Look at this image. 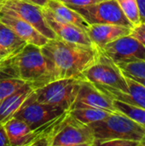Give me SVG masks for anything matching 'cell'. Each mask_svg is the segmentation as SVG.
Listing matches in <instances>:
<instances>
[{
    "mask_svg": "<svg viewBox=\"0 0 145 146\" xmlns=\"http://www.w3.org/2000/svg\"><path fill=\"white\" fill-rule=\"evenodd\" d=\"M53 80L67 78L85 79L84 73L100 55L95 45H86L59 38L49 39L41 47Z\"/></svg>",
    "mask_w": 145,
    "mask_h": 146,
    "instance_id": "6da1fadb",
    "label": "cell"
},
{
    "mask_svg": "<svg viewBox=\"0 0 145 146\" xmlns=\"http://www.w3.org/2000/svg\"><path fill=\"white\" fill-rule=\"evenodd\" d=\"M69 110L38 103L33 92L15 115L33 133L32 146H51L53 138L66 119Z\"/></svg>",
    "mask_w": 145,
    "mask_h": 146,
    "instance_id": "7a4b0ae2",
    "label": "cell"
},
{
    "mask_svg": "<svg viewBox=\"0 0 145 146\" xmlns=\"http://www.w3.org/2000/svg\"><path fill=\"white\" fill-rule=\"evenodd\" d=\"M0 73L21 80L34 89L53 81L41 47L32 44H26L19 53L0 62Z\"/></svg>",
    "mask_w": 145,
    "mask_h": 146,
    "instance_id": "3957f363",
    "label": "cell"
},
{
    "mask_svg": "<svg viewBox=\"0 0 145 146\" xmlns=\"http://www.w3.org/2000/svg\"><path fill=\"white\" fill-rule=\"evenodd\" d=\"M89 126L95 137V145H100L102 142L115 139L137 140L141 145L145 139L144 127L118 111Z\"/></svg>",
    "mask_w": 145,
    "mask_h": 146,
    "instance_id": "277c9868",
    "label": "cell"
},
{
    "mask_svg": "<svg viewBox=\"0 0 145 146\" xmlns=\"http://www.w3.org/2000/svg\"><path fill=\"white\" fill-rule=\"evenodd\" d=\"M83 80L67 78L50 81L44 86L34 90L35 100L38 103L57 106L70 111Z\"/></svg>",
    "mask_w": 145,
    "mask_h": 146,
    "instance_id": "5b68a950",
    "label": "cell"
},
{
    "mask_svg": "<svg viewBox=\"0 0 145 146\" xmlns=\"http://www.w3.org/2000/svg\"><path fill=\"white\" fill-rule=\"evenodd\" d=\"M68 6V5H67ZM77 11L89 24H115L133 27L116 0H103L87 6H68Z\"/></svg>",
    "mask_w": 145,
    "mask_h": 146,
    "instance_id": "8992f818",
    "label": "cell"
},
{
    "mask_svg": "<svg viewBox=\"0 0 145 146\" xmlns=\"http://www.w3.org/2000/svg\"><path fill=\"white\" fill-rule=\"evenodd\" d=\"M84 78L94 85L128 92L126 78L120 67L101 52L97 62L85 71Z\"/></svg>",
    "mask_w": 145,
    "mask_h": 146,
    "instance_id": "52a82bcc",
    "label": "cell"
},
{
    "mask_svg": "<svg viewBox=\"0 0 145 146\" xmlns=\"http://www.w3.org/2000/svg\"><path fill=\"white\" fill-rule=\"evenodd\" d=\"M0 10L12 14L31 24L49 39L57 38L48 25L42 8L26 0H0Z\"/></svg>",
    "mask_w": 145,
    "mask_h": 146,
    "instance_id": "ba28073f",
    "label": "cell"
},
{
    "mask_svg": "<svg viewBox=\"0 0 145 146\" xmlns=\"http://www.w3.org/2000/svg\"><path fill=\"white\" fill-rule=\"evenodd\" d=\"M51 146H95V137L89 125L68 114L53 138Z\"/></svg>",
    "mask_w": 145,
    "mask_h": 146,
    "instance_id": "9c48e42d",
    "label": "cell"
},
{
    "mask_svg": "<svg viewBox=\"0 0 145 146\" xmlns=\"http://www.w3.org/2000/svg\"><path fill=\"white\" fill-rule=\"evenodd\" d=\"M98 50L117 65L145 61V47L130 34L121 37Z\"/></svg>",
    "mask_w": 145,
    "mask_h": 146,
    "instance_id": "30bf717a",
    "label": "cell"
},
{
    "mask_svg": "<svg viewBox=\"0 0 145 146\" xmlns=\"http://www.w3.org/2000/svg\"><path fill=\"white\" fill-rule=\"evenodd\" d=\"M44 16L57 38L86 45H94L87 33L55 15L48 7L42 8Z\"/></svg>",
    "mask_w": 145,
    "mask_h": 146,
    "instance_id": "8fae6325",
    "label": "cell"
},
{
    "mask_svg": "<svg viewBox=\"0 0 145 146\" xmlns=\"http://www.w3.org/2000/svg\"><path fill=\"white\" fill-rule=\"evenodd\" d=\"M81 107H92L105 110L110 112H117L114 106L113 99L108 97L94 84L85 79L81 81L75 102L72 109Z\"/></svg>",
    "mask_w": 145,
    "mask_h": 146,
    "instance_id": "7c38bea8",
    "label": "cell"
},
{
    "mask_svg": "<svg viewBox=\"0 0 145 146\" xmlns=\"http://www.w3.org/2000/svg\"><path fill=\"white\" fill-rule=\"evenodd\" d=\"M0 21L9 27L27 44L42 47L49 40L31 24L12 14L0 10Z\"/></svg>",
    "mask_w": 145,
    "mask_h": 146,
    "instance_id": "4fadbf2b",
    "label": "cell"
},
{
    "mask_svg": "<svg viewBox=\"0 0 145 146\" xmlns=\"http://www.w3.org/2000/svg\"><path fill=\"white\" fill-rule=\"evenodd\" d=\"M122 73L126 78L128 86L127 92H124L109 86H97V85L95 86L101 92H103L104 94H106L108 97H109L112 99L119 100L128 104H132L142 109H145V86L137 82L131 77H129L123 71Z\"/></svg>",
    "mask_w": 145,
    "mask_h": 146,
    "instance_id": "5bb4252c",
    "label": "cell"
},
{
    "mask_svg": "<svg viewBox=\"0 0 145 146\" xmlns=\"http://www.w3.org/2000/svg\"><path fill=\"white\" fill-rule=\"evenodd\" d=\"M132 28L115 24H91L86 33L91 43L98 49L114 40L129 35Z\"/></svg>",
    "mask_w": 145,
    "mask_h": 146,
    "instance_id": "9a60e30c",
    "label": "cell"
},
{
    "mask_svg": "<svg viewBox=\"0 0 145 146\" xmlns=\"http://www.w3.org/2000/svg\"><path fill=\"white\" fill-rule=\"evenodd\" d=\"M34 88L25 84L20 89L5 98L0 102V123L4 124L12 119L23 104L34 92Z\"/></svg>",
    "mask_w": 145,
    "mask_h": 146,
    "instance_id": "2e32d148",
    "label": "cell"
},
{
    "mask_svg": "<svg viewBox=\"0 0 145 146\" xmlns=\"http://www.w3.org/2000/svg\"><path fill=\"white\" fill-rule=\"evenodd\" d=\"M3 126L10 146H32L33 133L24 121L13 117Z\"/></svg>",
    "mask_w": 145,
    "mask_h": 146,
    "instance_id": "e0dca14e",
    "label": "cell"
},
{
    "mask_svg": "<svg viewBox=\"0 0 145 146\" xmlns=\"http://www.w3.org/2000/svg\"><path fill=\"white\" fill-rule=\"evenodd\" d=\"M27 43L0 21V52L4 59L19 53Z\"/></svg>",
    "mask_w": 145,
    "mask_h": 146,
    "instance_id": "ac0fdd59",
    "label": "cell"
},
{
    "mask_svg": "<svg viewBox=\"0 0 145 146\" xmlns=\"http://www.w3.org/2000/svg\"><path fill=\"white\" fill-rule=\"evenodd\" d=\"M47 7L57 16L64 21L75 25L84 31H87L89 24L84 20V18L74 9L67 6L60 0H50Z\"/></svg>",
    "mask_w": 145,
    "mask_h": 146,
    "instance_id": "d6986e66",
    "label": "cell"
},
{
    "mask_svg": "<svg viewBox=\"0 0 145 146\" xmlns=\"http://www.w3.org/2000/svg\"><path fill=\"white\" fill-rule=\"evenodd\" d=\"M111 113L114 112H110L102 109L92 108V107L73 108L69 111V114L73 118L86 125L103 120L106 117H108Z\"/></svg>",
    "mask_w": 145,
    "mask_h": 146,
    "instance_id": "ffe728a7",
    "label": "cell"
},
{
    "mask_svg": "<svg viewBox=\"0 0 145 146\" xmlns=\"http://www.w3.org/2000/svg\"><path fill=\"white\" fill-rule=\"evenodd\" d=\"M113 103L115 110L118 112L128 116L145 128V109L115 99H113Z\"/></svg>",
    "mask_w": 145,
    "mask_h": 146,
    "instance_id": "44dd1931",
    "label": "cell"
},
{
    "mask_svg": "<svg viewBox=\"0 0 145 146\" xmlns=\"http://www.w3.org/2000/svg\"><path fill=\"white\" fill-rule=\"evenodd\" d=\"M24 81L0 73V102L24 86Z\"/></svg>",
    "mask_w": 145,
    "mask_h": 146,
    "instance_id": "7402d4cb",
    "label": "cell"
},
{
    "mask_svg": "<svg viewBox=\"0 0 145 146\" xmlns=\"http://www.w3.org/2000/svg\"><path fill=\"white\" fill-rule=\"evenodd\" d=\"M122 12L133 27L140 23L137 0H116Z\"/></svg>",
    "mask_w": 145,
    "mask_h": 146,
    "instance_id": "603a6c76",
    "label": "cell"
},
{
    "mask_svg": "<svg viewBox=\"0 0 145 146\" xmlns=\"http://www.w3.org/2000/svg\"><path fill=\"white\" fill-rule=\"evenodd\" d=\"M120 68L130 75L145 79V61H138L118 65Z\"/></svg>",
    "mask_w": 145,
    "mask_h": 146,
    "instance_id": "cb8c5ba5",
    "label": "cell"
},
{
    "mask_svg": "<svg viewBox=\"0 0 145 146\" xmlns=\"http://www.w3.org/2000/svg\"><path fill=\"white\" fill-rule=\"evenodd\" d=\"M100 145L106 146H140V142L137 140L125 139H115L102 142Z\"/></svg>",
    "mask_w": 145,
    "mask_h": 146,
    "instance_id": "d4e9b609",
    "label": "cell"
},
{
    "mask_svg": "<svg viewBox=\"0 0 145 146\" xmlns=\"http://www.w3.org/2000/svg\"><path fill=\"white\" fill-rule=\"evenodd\" d=\"M130 35L138 39L145 47V22L139 23L138 25L133 27Z\"/></svg>",
    "mask_w": 145,
    "mask_h": 146,
    "instance_id": "484cf974",
    "label": "cell"
},
{
    "mask_svg": "<svg viewBox=\"0 0 145 146\" xmlns=\"http://www.w3.org/2000/svg\"><path fill=\"white\" fill-rule=\"evenodd\" d=\"M68 6H87L103 0H60Z\"/></svg>",
    "mask_w": 145,
    "mask_h": 146,
    "instance_id": "4316f807",
    "label": "cell"
},
{
    "mask_svg": "<svg viewBox=\"0 0 145 146\" xmlns=\"http://www.w3.org/2000/svg\"><path fill=\"white\" fill-rule=\"evenodd\" d=\"M0 146H10L4 126L2 123H0Z\"/></svg>",
    "mask_w": 145,
    "mask_h": 146,
    "instance_id": "83f0119b",
    "label": "cell"
},
{
    "mask_svg": "<svg viewBox=\"0 0 145 146\" xmlns=\"http://www.w3.org/2000/svg\"><path fill=\"white\" fill-rule=\"evenodd\" d=\"M140 23L145 22V0H137Z\"/></svg>",
    "mask_w": 145,
    "mask_h": 146,
    "instance_id": "f1b7e54d",
    "label": "cell"
},
{
    "mask_svg": "<svg viewBox=\"0 0 145 146\" xmlns=\"http://www.w3.org/2000/svg\"><path fill=\"white\" fill-rule=\"evenodd\" d=\"M26 1H27L32 4H35L37 6H39L41 8H44V7H47L50 0H26Z\"/></svg>",
    "mask_w": 145,
    "mask_h": 146,
    "instance_id": "f546056e",
    "label": "cell"
},
{
    "mask_svg": "<svg viewBox=\"0 0 145 146\" xmlns=\"http://www.w3.org/2000/svg\"><path fill=\"white\" fill-rule=\"evenodd\" d=\"M124 72V71H123ZM126 74H127L129 77H131L132 79H133L134 80H136L137 82H138V83H140L141 85H143L144 86H145V79L144 78H139V77H135V76H132V75H130V74H128L127 73H126V72H124Z\"/></svg>",
    "mask_w": 145,
    "mask_h": 146,
    "instance_id": "4dcf8cb0",
    "label": "cell"
},
{
    "mask_svg": "<svg viewBox=\"0 0 145 146\" xmlns=\"http://www.w3.org/2000/svg\"><path fill=\"white\" fill-rule=\"evenodd\" d=\"M3 60H4V57H3V56L1 54V52H0V62H2Z\"/></svg>",
    "mask_w": 145,
    "mask_h": 146,
    "instance_id": "1f68e13d",
    "label": "cell"
},
{
    "mask_svg": "<svg viewBox=\"0 0 145 146\" xmlns=\"http://www.w3.org/2000/svg\"><path fill=\"white\" fill-rule=\"evenodd\" d=\"M140 146H145V139L144 140V141H142V142H141V145H140Z\"/></svg>",
    "mask_w": 145,
    "mask_h": 146,
    "instance_id": "d6a6232c",
    "label": "cell"
}]
</instances>
